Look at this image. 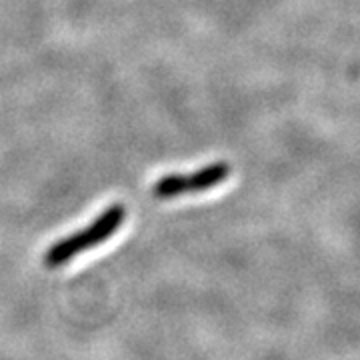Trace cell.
I'll return each mask as SVG.
<instances>
[{"mask_svg":"<svg viewBox=\"0 0 360 360\" xmlns=\"http://www.w3.org/2000/svg\"><path fill=\"white\" fill-rule=\"evenodd\" d=\"M124 219H127V208L124 206H108L104 212H101L96 217V220L90 226L75 232L70 236H66V238L58 240V243H54L46 250V255H44L46 269H60V266H65L68 260L77 258L78 255H82L86 250H92L94 246L106 243L124 224Z\"/></svg>","mask_w":360,"mask_h":360,"instance_id":"6da1fadb","label":"cell"},{"mask_svg":"<svg viewBox=\"0 0 360 360\" xmlns=\"http://www.w3.org/2000/svg\"><path fill=\"white\" fill-rule=\"evenodd\" d=\"M231 176V167L226 162H214L208 167L196 170L193 174H167L160 180H156L153 186V194L160 200H168L180 194L205 193L214 186L222 184Z\"/></svg>","mask_w":360,"mask_h":360,"instance_id":"7a4b0ae2","label":"cell"}]
</instances>
